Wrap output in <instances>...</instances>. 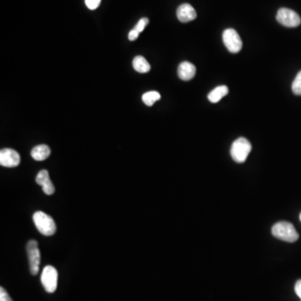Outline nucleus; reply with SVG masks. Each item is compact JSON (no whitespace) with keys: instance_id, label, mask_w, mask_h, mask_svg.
Segmentation results:
<instances>
[{"instance_id":"8","label":"nucleus","mask_w":301,"mask_h":301,"mask_svg":"<svg viewBox=\"0 0 301 301\" xmlns=\"http://www.w3.org/2000/svg\"><path fill=\"white\" fill-rule=\"evenodd\" d=\"M20 163V154L11 148L0 150V164L6 168H15Z\"/></svg>"},{"instance_id":"5","label":"nucleus","mask_w":301,"mask_h":301,"mask_svg":"<svg viewBox=\"0 0 301 301\" xmlns=\"http://www.w3.org/2000/svg\"><path fill=\"white\" fill-rule=\"evenodd\" d=\"M41 282L48 293H54L58 284V272L56 269L51 265L45 267L41 274Z\"/></svg>"},{"instance_id":"3","label":"nucleus","mask_w":301,"mask_h":301,"mask_svg":"<svg viewBox=\"0 0 301 301\" xmlns=\"http://www.w3.org/2000/svg\"><path fill=\"white\" fill-rule=\"evenodd\" d=\"M252 150V145L249 140L245 137H240L234 141L231 146V157L236 163H245L250 155Z\"/></svg>"},{"instance_id":"9","label":"nucleus","mask_w":301,"mask_h":301,"mask_svg":"<svg viewBox=\"0 0 301 301\" xmlns=\"http://www.w3.org/2000/svg\"><path fill=\"white\" fill-rule=\"evenodd\" d=\"M177 16L181 22L188 23L195 20L197 13L194 8L189 4H183L178 8Z\"/></svg>"},{"instance_id":"6","label":"nucleus","mask_w":301,"mask_h":301,"mask_svg":"<svg viewBox=\"0 0 301 301\" xmlns=\"http://www.w3.org/2000/svg\"><path fill=\"white\" fill-rule=\"evenodd\" d=\"M222 40L225 46L231 53H239L243 46L240 35L234 29H227L222 34Z\"/></svg>"},{"instance_id":"13","label":"nucleus","mask_w":301,"mask_h":301,"mask_svg":"<svg viewBox=\"0 0 301 301\" xmlns=\"http://www.w3.org/2000/svg\"><path fill=\"white\" fill-rule=\"evenodd\" d=\"M228 93H229V88L226 86H220V87H216L213 91L210 92L207 96V98L209 100L210 102L217 103L222 99V97H226Z\"/></svg>"},{"instance_id":"19","label":"nucleus","mask_w":301,"mask_h":301,"mask_svg":"<svg viewBox=\"0 0 301 301\" xmlns=\"http://www.w3.org/2000/svg\"><path fill=\"white\" fill-rule=\"evenodd\" d=\"M0 301H13L10 294H8L7 291L3 287L0 288Z\"/></svg>"},{"instance_id":"16","label":"nucleus","mask_w":301,"mask_h":301,"mask_svg":"<svg viewBox=\"0 0 301 301\" xmlns=\"http://www.w3.org/2000/svg\"><path fill=\"white\" fill-rule=\"evenodd\" d=\"M292 91L294 95L301 96V70L297 74L292 84Z\"/></svg>"},{"instance_id":"18","label":"nucleus","mask_w":301,"mask_h":301,"mask_svg":"<svg viewBox=\"0 0 301 301\" xmlns=\"http://www.w3.org/2000/svg\"><path fill=\"white\" fill-rule=\"evenodd\" d=\"M101 0H86V5L90 10H96L99 7Z\"/></svg>"},{"instance_id":"12","label":"nucleus","mask_w":301,"mask_h":301,"mask_svg":"<svg viewBox=\"0 0 301 301\" xmlns=\"http://www.w3.org/2000/svg\"><path fill=\"white\" fill-rule=\"evenodd\" d=\"M50 155V149L47 145H39L31 150V156L35 161H44Z\"/></svg>"},{"instance_id":"1","label":"nucleus","mask_w":301,"mask_h":301,"mask_svg":"<svg viewBox=\"0 0 301 301\" xmlns=\"http://www.w3.org/2000/svg\"><path fill=\"white\" fill-rule=\"evenodd\" d=\"M272 235L285 242L294 243L299 239V234L294 225L286 221L277 222L272 228Z\"/></svg>"},{"instance_id":"14","label":"nucleus","mask_w":301,"mask_h":301,"mask_svg":"<svg viewBox=\"0 0 301 301\" xmlns=\"http://www.w3.org/2000/svg\"><path fill=\"white\" fill-rule=\"evenodd\" d=\"M132 64H133L134 69L139 73H147L150 69V64L143 56L141 55L134 58Z\"/></svg>"},{"instance_id":"11","label":"nucleus","mask_w":301,"mask_h":301,"mask_svg":"<svg viewBox=\"0 0 301 301\" xmlns=\"http://www.w3.org/2000/svg\"><path fill=\"white\" fill-rule=\"evenodd\" d=\"M178 77L183 81H190L196 74V67L190 62H182L178 69Z\"/></svg>"},{"instance_id":"4","label":"nucleus","mask_w":301,"mask_h":301,"mask_svg":"<svg viewBox=\"0 0 301 301\" xmlns=\"http://www.w3.org/2000/svg\"><path fill=\"white\" fill-rule=\"evenodd\" d=\"M276 20L280 25L288 28L298 27L301 24L299 15L294 10L287 8L279 9L277 13Z\"/></svg>"},{"instance_id":"2","label":"nucleus","mask_w":301,"mask_h":301,"mask_svg":"<svg viewBox=\"0 0 301 301\" xmlns=\"http://www.w3.org/2000/svg\"><path fill=\"white\" fill-rule=\"evenodd\" d=\"M33 221L41 235L52 236L56 232V225L54 219L45 212L38 211L33 215Z\"/></svg>"},{"instance_id":"20","label":"nucleus","mask_w":301,"mask_h":301,"mask_svg":"<svg viewBox=\"0 0 301 301\" xmlns=\"http://www.w3.org/2000/svg\"><path fill=\"white\" fill-rule=\"evenodd\" d=\"M139 35H140V33H139L137 30H135V29L131 30V31L129 32V40H131V41H134V40H136V39L139 37Z\"/></svg>"},{"instance_id":"21","label":"nucleus","mask_w":301,"mask_h":301,"mask_svg":"<svg viewBox=\"0 0 301 301\" xmlns=\"http://www.w3.org/2000/svg\"><path fill=\"white\" fill-rule=\"evenodd\" d=\"M294 291L296 293L297 295L299 297V299H301V279L296 282L295 286H294Z\"/></svg>"},{"instance_id":"15","label":"nucleus","mask_w":301,"mask_h":301,"mask_svg":"<svg viewBox=\"0 0 301 301\" xmlns=\"http://www.w3.org/2000/svg\"><path fill=\"white\" fill-rule=\"evenodd\" d=\"M161 96L158 92H146L142 96V101L147 106H153L156 101H159Z\"/></svg>"},{"instance_id":"22","label":"nucleus","mask_w":301,"mask_h":301,"mask_svg":"<svg viewBox=\"0 0 301 301\" xmlns=\"http://www.w3.org/2000/svg\"><path fill=\"white\" fill-rule=\"evenodd\" d=\"M299 218H300V221H301V213H300V216H299Z\"/></svg>"},{"instance_id":"7","label":"nucleus","mask_w":301,"mask_h":301,"mask_svg":"<svg viewBox=\"0 0 301 301\" xmlns=\"http://www.w3.org/2000/svg\"><path fill=\"white\" fill-rule=\"evenodd\" d=\"M27 254L30 263V270L33 275H36L40 270V252L37 241L30 240L27 245Z\"/></svg>"},{"instance_id":"10","label":"nucleus","mask_w":301,"mask_h":301,"mask_svg":"<svg viewBox=\"0 0 301 301\" xmlns=\"http://www.w3.org/2000/svg\"><path fill=\"white\" fill-rule=\"evenodd\" d=\"M36 183L42 186V189L46 195H52L54 193V186L50 180L47 170L40 171L36 177Z\"/></svg>"},{"instance_id":"17","label":"nucleus","mask_w":301,"mask_h":301,"mask_svg":"<svg viewBox=\"0 0 301 301\" xmlns=\"http://www.w3.org/2000/svg\"><path fill=\"white\" fill-rule=\"evenodd\" d=\"M148 23L149 20L147 18H142V19L140 20V21L136 24V25L134 27V29L137 30L139 33L142 32V31L145 30L146 25H148Z\"/></svg>"}]
</instances>
